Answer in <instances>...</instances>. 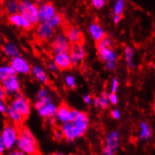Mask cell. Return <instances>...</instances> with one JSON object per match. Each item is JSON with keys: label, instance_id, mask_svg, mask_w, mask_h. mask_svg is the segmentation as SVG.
<instances>
[{"label": "cell", "instance_id": "1", "mask_svg": "<svg viewBox=\"0 0 155 155\" xmlns=\"http://www.w3.org/2000/svg\"><path fill=\"white\" fill-rule=\"evenodd\" d=\"M16 148L26 155H38V145L31 131L26 126L19 129V136L16 143Z\"/></svg>", "mask_w": 155, "mask_h": 155}, {"label": "cell", "instance_id": "2", "mask_svg": "<svg viewBox=\"0 0 155 155\" xmlns=\"http://www.w3.org/2000/svg\"><path fill=\"white\" fill-rule=\"evenodd\" d=\"M71 123L74 127L75 140L82 138L88 130L89 126V117L87 113L80 110H73V118Z\"/></svg>", "mask_w": 155, "mask_h": 155}, {"label": "cell", "instance_id": "3", "mask_svg": "<svg viewBox=\"0 0 155 155\" xmlns=\"http://www.w3.org/2000/svg\"><path fill=\"white\" fill-rule=\"evenodd\" d=\"M19 136V129L13 124H6L0 133V138L4 143L7 151H12L16 148Z\"/></svg>", "mask_w": 155, "mask_h": 155}, {"label": "cell", "instance_id": "4", "mask_svg": "<svg viewBox=\"0 0 155 155\" xmlns=\"http://www.w3.org/2000/svg\"><path fill=\"white\" fill-rule=\"evenodd\" d=\"M19 13L27 19L32 26L38 25L40 23L38 17V5L34 2L27 0L20 2Z\"/></svg>", "mask_w": 155, "mask_h": 155}, {"label": "cell", "instance_id": "5", "mask_svg": "<svg viewBox=\"0 0 155 155\" xmlns=\"http://www.w3.org/2000/svg\"><path fill=\"white\" fill-rule=\"evenodd\" d=\"M10 105L16 111L21 114L25 118H26L31 112V103L29 100L20 92L14 96L11 102Z\"/></svg>", "mask_w": 155, "mask_h": 155}, {"label": "cell", "instance_id": "6", "mask_svg": "<svg viewBox=\"0 0 155 155\" xmlns=\"http://www.w3.org/2000/svg\"><path fill=\"white\" fill-rule=\"evenodd\" d=\"M71 45L64 33L55 35L51 44L52 51L54 54L60 53H69Z\"/></svg>", "mask_w": 155, "mask_h": 155}, {"label": "cell", "instance_id": "7", "mask_svg": "<svg viewBox=\"0 0 155 155\" xmlns=\"http://www.w3.org/2000/svg\"><path fill=\"white\" fill-rule=\"evenodd\" d=\"M0 86L4 89L7 96H14L20 92V82L17 75H12L0 82Z\"/></svg>", "mask_w": 155, "mask_h": 155}, {"label": "cell", "instance_id": "8", "mask_svg": "<svg viewBox=\"0 0 155 155\" xmlns=\"http://www.w3.org/2000/svg\"><path fill=\"white\" fill-rule=\"evenodd\" d=\"M10 66L14 69L16 75L18 74L21 75H26L31 73V65L27 60L20 55L11 60Z\"/></svg>", "mask_w": 155, "mask_h": 155}, {"label": "cell", "instance_id": "9", "mask_svg": "<svg viewBox=\"0 0 155 155\" xmlns=\"http://www.w3.org/2000/svg\"><path fill=\"white\" fill-rule=\"evenodd\" d=\"M69 53L71 55L72 66L79 67L83 64L86 56V50L83 44H77L71 45Z\"/></svg>", "mask_w": 155, "mask_h": 155}, {"label": "cell", "instance_id": "10", "mask_svg": "<svg viewBox=\"0 0 155 155\" xmlns=\"http://www.w3.org/2000/svg\"><path fill=\"white\" fill-rule=\"evenodd\" d=\"M57 14L56 9L52 2H43L38 5V17L40 23H48Z\"/></svg>", "mask_w": 155, "mask_h": 155}, {"label": "cell", "instance_id": "11", "mask_svg": "<svg viewBox=\"0 0 155 155\" xmlns=\"http://www.w3.org/2000/svg\"><path fill=\"white\" fill-rule=\"evenodd\" d=\"M56 121L61 124L71 122L73 118V109L66 104L62 103L58 106L56 115Z\"/></svg>", "mask_w": 155, "mask_h": 155}, {"label": "cell", "instance_id": "12", "mask_svg": "<svg viewBox=\"0 0 155 155\" xmlns=\"http://www.w3.org/2000/svg\"><path fill=\"white\" fill-rule=\"evenodd\" d=\"M36 35L43 41H48L55 36V29L48 23H39L36 28Z\"/></svg>", "mask_w": 155, "mask_h": 155}, {"label": "cell", "instance_id": "13", "mask_svg": "<svg viewBox=\"0 0 155 155\" xmlns=\"http://www.w3.org/2000/svg\"><path fill=\"white\" fill-rule=\"evenodd\" d=\"M53 62L57 66L58 70L65 71L73 67L71 55L69 53H60L54 54Z\"/></svg>", "mask_w": 155, "mask_h": 155}, {"label": "cell", "instance_id": "14", "mask_svg": "<svg viewBox=\"0 0 155 155\" xmlns=\"http://www.w3.org/2000/svg\"><path fill=\"white\" fill-rule=\"evenodd\" d=\"M64 35L71 45L77 44H83V35L80 28L77 26H71L65 29Z\"/></svg>", "mask_w": 155, "mask_h": 155}, {"label": "cell", "instance_id": "15", "mask_svg": "<svg viewBox=\"0 0 155 155\" xmlns=\"http://www.w3.org/2000/svg\"><path fill=\"white\" fill-rule=\"evenodd\" d=\"M88 32L91 39L98 43L106 36L105 31L103 26L97 21L91 22L88 26Z\"/></svg>", "mask_w": 155, "mask_h": 155}, {"label": "cell", "instance_id": "16", "mask_svg": "<svg viewBox=\"0 0 155 155\" xmlns=\"http://www.w3.org/2000/svg\"><path fill=\"white\" fill-rule=\"evenodd\" d=\"M8 21L13 26L24 30H28L32 27V25L29 23L27 19L25 18L19 12L13 15L8 16Z\"/></svg>", "mask_w": 155, "mask_h": 155}, {"label": "cell", "instance_id": "17", "mask_svg": "<svg viewBox=\"0 0 155 155\" xmlns=\"http://www.w3.org/2000/svg\"><path fill=\"white\" fill-rule=\"evenodd\" d=\"M97 55L99 59L104 63H116L118 60V53L113 47L97 49Z\"/></svg>", "mask_w": 155, "mask_h": 155}, {"label": "cell", "instance_id": "18", "mask_svg": "<svg viewBox=\"0 0 155 155\" xmlns=\"http://www.w3.org/2000/svg\"><path fill=\"white\" fill-rule=\"evenodd\" d=\"M105 144V146L111 148L116 152L120 145L119 133L117 130H112L109 132L106 136Z\"/></svg>", "mask_w": 155, "mask_h": 155}, {"label": "cell", "instance_id": "19", "mask_svg": "<svg viewBox=\"0 0 155 155\" xmlns=\"http://www.w3.org/2000/svg\"><path fill=\"white\" fill-rule=\"evenodd\" d=\"M31 74L33 78L40 83L46 84L49 82V76L47 71L40 65H34L31 67Z\"/></svg>", "mask_w": 155, "mask_h": 155}, {"label": "cell", "instance_id": "20", "mask_svg": "<svg viewBox=\"0 0 155 155\" xmlns=\"http://www.w3.org/2000/svg\"><path fill=\"white\" fill-rule=\"evenodd\" d=\"M57 108H58V106L56 105V104L51 102L38 110V112L39 116L41 117L42 118L51 120L56 117Z\"/></svg>", "mask_w": 155, "mask_h": 155}, {"label": "cell", "instance_id": "21", "mask_svg": "<svg viewBox=\"0 0 155 155\" xmlns=\"http://www.w3.org/2000/svg\"><path fill=\"white\" fill-rule=\"evenodd\" d=\"M139 141L140 142H148L152 137L153 130L151 126L146 121H142L140 123L139 128Z\"/></svg>", "mask_w": 155, "mask_h": 155}, {"label": "cell", "instance_id": "22", "mask_svg": "<svg viewBox=\"0 0 155 155\" xmlns=\"http://www.w3.org/2000/svg\"><path fill=\"white\" fill-rule=\"evenodd\" d=\"M92 104L95 108L100 110L108 108L110 105V101H109V93H107V91H104L98 96L93 97Z\"/></svg>", "mask_w": 155, "mask_h": 155}, {"label": "cell", "instance_id": "23", "mask_svg": "<svg viewBox=\"0 0 155 155\" xmlns=\"http://www.w3.org/2000/svg\"><path fill=\"white\" fill-rule=\"evenodd\" d=\"M2 50L5 54L12 59L20 55V49L14 42H7L3 45Z\"/></svg>", "mask_w": 155, "mask_h": 155}, {"label": "cell", "instance_id": "24", "mask_svg": "<svg viewBox=\"0 0 155 155\" xmlns=\"http://www.w3.org/2000/svg\"><path fill=\"white\" fill-rule=\"evenodd\" d=\"M6 115H7L8 118L10 119V121L13 123V124L16 125V126L21 124L25 120L24 117L21 114L19 113L17 111L12 108L10 105H8V106Z\"/></svg>", "mask_w": 155, "mask_h": 155}, {"label": "cell", "instance_id": "25", "mask_svg": "<svg viewBox=\"0 0 155 155\" xmlns=\"http://www.w3.org/2000/svg\"><path fill=\"white\" fill-rule=\"evenodd\" d=\"M60 130L62 133L64 139L67 141V142H72L75 140L74 133V127H73V124L71 122L61 124V126H60Z\"/></svg>", "mask_w": 155, "mask_h": 155}, {"label": "cell", "instance_id": "26", "mask_svg": "<svg viewBox=\"0 0 155 155\" xmlns=\"http://www.w3.org/2000/svg\"><path fill=\"white\" fill-rule=\"evenodd\" d=\"M135 49L131 46H126L124 49V57L130 69H134L136 66L134 61Z\"/></svg>", "mask_w": 155, "mask_h": 155}, {"label": "cell", "instance_id": "27", "mask_svg": "<svg viewBox=\"0 0 155 155\" xmlns=\"http://www.w3.org/2000/svg\"><path fill=\"white\" fill-rule=\"evenodd\" d=\"M5 11L8 15H13L19 12L20 2L16 0H8L5 2Z\"/></svg>", "mask_w": 155, "mask_h": 155}, {"label": "cell", "instance_id": "28", "mask_svg": "<svg viewBox=\"0 0 155 155\" xmlns=\"http://www.w3.org/2000/svg\"><path fill=\"white\" fill-rule=\"evenodd\" d=\"M14 75H16V74L12 66H10V64L0 66V82Z\"/></svg>", "mask_w": 155, "mask_h": 155}, {"label": "cell", "instance_id": "29", "mask_svg": "<svg viewBox=\"0 0 155 155\" xmlns=\"http://www.w3.org/2000/svg\"><path fill=\"white\" fill-rule=\"evenodd\" d=\"M125 9V2L124 0H116L114 2L113 12L114 15H122Z\"/></svg>", "mask_w": 155, "mask_h": 155}, {"label": "cell", "instance_id": "30", "mask_svg": "<svg viewBox=\"0 0 155 155\" xmlns=\"http://www.w3.org/2000/svg\"><path fill=\"white\" fill-rule=\"evenodd\" d=\"M114 45V40L111 37L105 36L104 39L97 43V48H107V47H113Z\"/></svg>", "mask_w": 155, "mask_h": 155}, {"label": "cell", "instance_id": "31", "mask_svg": "<svg viewBox=\"0 0 155 155\" xmlns=\"http://www.w3.org/2000/svg\"><path fill=\"white\" fill-rule=\"evenodd\" d=\"M64 84L68 89H74L77 85V80L73 74H67L64 79Z\"/></svg>", "mask_w": 155, "mask_h": 155}, {"label": "cell", "instance_id": "32", "mask_svg": "<svg viewBox=\"0 0 155 155\" xmlns=\"http://www.w3.org/2000/svg\"><path fill=\"white\" fill-rule=\"evenodd\" d=\"M62 23H63L62 16L58 13L56 14V15L53 16V18L48 22L49 24H50L52 27L54 28V29L61 26V24H62Z\"/></svg>", "mask_w": 155, "mask_h": 155}, {"label": "cell", "instance_id": "33", "mask_svg": "<svg viewBox=\"0 0 155 155\" xmlns=\"http://www.w3.org/2000/svg\"><path fill=\"white\" fill-rule=\"evenodd\" d=\"M52 102V97L51 96H48L47 98H44V99H36L35 102L34 104V108L36 110H39L40 108H41L43 106L46 105L47 104L50 103Z\"/></svg>", "mask_w": 155, "mask_h": 155}, {"label": "cell", "instance_id": "34", "mask_svg": "<svg viewBox=\"0 0 155 155\" xmlns=\"http://www.w3.org/2000/svg\"><path fill=\"white\" fill-rule=\"evenodd\" d=\"M48 96H50V91L45 88H41L38 90V91L37 92L36 94V99H44V98H47Z\"/></svg>", "mask_w": 155, "mask_h": 155}, {"label": "cell", "instance_id": "35", "mask_svg": "<svg viewBox=\"0 0 155 155\" xmlns=\"http://www.w3.org/2000/svg\"><path fill=\"white\" fill-rule=\"evenodd\" d=\"M91 4L94 9L100 10L106 5L107 2L105 0H92V1H91Z\"/></svg>", "mask_w": 155, "mask_h": 155}, {"label": "cell", "instance_id": "36", "mask_svg": "<svg viewBox=\"0 0 155 155\" xmlns=\"http://www.w3.org/2000/svg\"><path fill=\"white\" fill-rule=\"evenodd\" d=\"M118 87H119V82H118V78L115 77L113 78L110 81V93H116Z\"/></svg>", "mask_w": 155, "mask_h": 155}, {"label": "cell", "instance_id": "37", "mask_svg": "<svg viewBox=\"0 0 155 155\" xmlns=\"http://www.w3.org/2000/svg\"><path fill=\"white\" fill-rule=\"evenodd\" d=\"M109 101H110V105H116L118 103V97L116 93H109Z\"/></svg>", "mask_w": 155, "mask_h": 155}, {"label": "cell", "instance_id": "38", "mask_svg": "<svg viewBox=\"0 0 155 155\" xmlns=\"http://www.w3.org/2000/svg\"><path fill=\"white\" fill-rule=\"evenodd\" d=\"M47 69H48V70L50 71V72H51V73H56V72H58V71H59L58 67H57V66L55 64V63L53 62V61L50 62L47 64Z\"/></svg>", "mask_w": 155, "mask_h": 155}, {"label": "cell", "instance_id": "39", "mask_svg": "<svg viewBox=\"0 0 155 155\" xmlns=\"http://www.w3.org/2000/svg\"><path fill=\"white\" fill-rule=\"evenodd\" d=\"M53 138H54L55 140L56 141H61L64 140V136H63V134L61 133V131L59 129H55L53 131Z\"/></svg>", "mask_w": 155, "mask_h": 155}, {"label": "cell", "instance_id": "40", "mask_svg": "<svg viewBox=\"0 0 155 155\" xmlns=\"http://www.w3.org/2000/svg\"><path fill=\"white\" fill-rule=\"evenodd\" d=\"M110 115H111V117L113 118L114 120H119L120 118H121V112H120L119 109L118 108H114L113 110L111 111V113H110Z\"/></svg>", "mask_w": 155, "mask_h": 155}, {"label": "cell", "instance_id": "41", "mask_svg": "<svg viewBox=\"0 0 155 155\" xmlns=\"http://www.w3.org/2000/svg\"><path fill=\"white\" fill-rule=\"evenodd\" d=\"M8 106L5 99H0V113L6 114Z\"/></svg>", "mask_w": 155, "mask_h": 155}, {"label": "cell", "instance_id": "42", "mask_svg": "<svg viewBox=\"0 0 155 155\" xmlns=\"http://www.w3.org/2000/svg\"><path fill=\"white\" fill-rule=\"evenodd\" d=\"M83 100L85 104L89 105L92 103V97L89 94H84L83 96Z\"/></svg>", "mask_w": 155, "mask_h": 155}, {"label": "cell", "instance_id": "43", "mask_svg": "<svg viewBox=\"0 0 155 155\" xmlns=\"http://www.w3.org/2000/svg\"><path fill=\"white\" fill-rule=\"evenodd\" d=\"M105 69L110 72H113L116 69V63H105Z\"/></svg>", "mask_w": 155, "mask_h": 155}, {"label": "cell", "instance_id": "44", "mask_svg": "<svg viewBox=\"0 0 155 155\" xmlns=\"http://www.w3.org/2000/svg\"><path fill=\"white\" fill-rule=\"evenodd\" d=\"M115 154L116 152L115 151L107 146L104 147V150H103V155H115Z\"/></svg>", "mask_w": 155, "mask_h": 155}, {"label": "cell", "instance_id": "45", "mask_svg": "<svg viewBox=\"0 0 155 155\" xmlns=\"http://www.w3.org/2000/svg\"><path fill=\"white\" fill-rule=\"evenodd\" d=\"M7 155H26V154H24V153L21 152V151H19V150H17V148H16V149L12 150V151H9Z\"/></svg>", "mask_w": 155, "mask_h": 155}, {"label": "cell", "instance_id": "46", "mask_svg": "<svg viewBox=\"0 0 155 155\" xmlns=\"http://www.w3.org/2000/svg\"><path fill=\"white\" fill-rule=\"evenodd\" d=\"M6 151H7V150H6L5 146L4 143H3L1 138H0V155H4Z\"/></svg>", "mask_w": 155, "mask_h": 155}, {"label": "cell", "instance_id": "47", "mask_svg": "<svg viewBox=\"0 0 155 155\" xmlns=\"http://www.w3.org/2000/svg\"><path fill=\"white\" fill-rule=\"evenodd\" d=\"M121 20V15H113V21L115 24H118L120 23Z\"/></svg>", "mask_w": 155, "mask_h": 155}, {"label": "cell", "instance_id": "48", "mask_svg": "<svg viewBox=\"0 0 155 155\" xmlns=\"http://www.w3.org/2000/svg\"><path fill=\"white\" fill-rule=\"evenodd\" d=\"M7 97V95H6L4 89L0 86V99H5Z\"/></svg>", "mask_w": 155, "mask_h": 155}, {"label": "cell", "instance_id": "49", "mask_svg": "<svg viewBox=\"0 0 155 155\" xmlns=\"http://www.w3.org/2000/svg\"><path fill=\"white\" fill-rule=\"evenodd\" d=\"M51 155H64V154H63L62 153H61V152H57V153H55V154H53Z\"/></svg>", "mask_w": 155, "mask_h": 155}, {"label": "cell", "instance_id": "50", "mask_svg": "<svg viewBox=\"0 0 155 155\" xmlns=\"http://www.w3.org/2000/svg\"><path fill=\"white\" fill-rule=\"evenodd\" d=\"M152 107H153V108H154V110H155V100L154 101V102H153V104H152Z\"/></svg>", "mask_w": 155, "mask_h": 155}, {"label": "cell", "instance_id": "51", "mask_svg": "<svg viewBox=\"0 0 155 155\" xmlns=\"http://www.w3.org/2000/svg\"><path fill=\"white\" fill-rule=\"evenodd\" d=\"M3 5V2L2 1H1V0H0V7H1L2 5Z\"/></svg>", "mask_w": 155, "mask_h": 155}]
</instances>
